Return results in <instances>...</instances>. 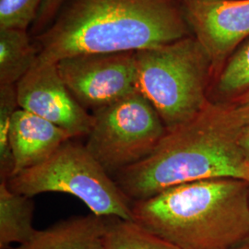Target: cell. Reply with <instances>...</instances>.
<instances>
[{
    "label": "cell",
    "mask_w": 249,
    "mask_h": 249,
    "mask_svg": "<svg viewBox=\"0 0 249 249\" xmlns=\"http://www.w3.org/2000/svg\"><path fill=\"white\" fill-rule=\"evenodd\" d=\"M189 28L172 0H67L37 37L38 59L136 53L188 37Z\"/></svg>",
    "instance_id": "cell-1"
},
{
    "label": "cell",
    "mask_w": 249,
    "mask_h": 249,
    "mask_svg": "<svg viewBox=\"0 0 249 249\" xmlns=\"http://www.w3.org/2000/svg\"><path fill=\"white\" fill-rule=\"evenodd\" d=\"M243 127L223 103L210 102L194 118L167 131L149 157L114 178L132 201L169 187L215 178L249 181L240 147Z\"/></svg>",
    "instance_id": "cell-2"
},
{
    "label": "cell",
    "mask_w": 249,
    "mask_h": 249,
    "mask_svg": "<svg viewBox=\"0 0 249 249\" xmlns=\"http://www.w3.org/2000/svg\"><path fill=\"white\" fill-rule=\"evenodd\" d=\"M132 221L180 249H232L249 237V182L215 178L132 202Z\"/></svg>",
    "instance_id": "cell-3"
},
{
    "label": "cell",
    "mask_w": 249,
    "mask_h": 249,
    "mask_svg": "<svg viewBox=\"0 0 249 249\" xmlns=\"http://www.w3.org/2000/svg\"><path fill=\"white\" fill-rule=\"evenodd\" d=\"M137 88L165 124L167 131L197 116L211 102L208 85L212 64L196 38L135 53Z\"/></svg>",
    "instance_id": "cell-4"
},
{
    "label": "cell",
    "mask_w": 249,
    "mask_h": 249,
    "mask_svg": "<svg viewBox=\"0 0 249 249\" xmlns=\"http://www.w3.org/2000/svg\"><path fill=\"white\" fill-rule=\"evenodd\" d=\"M9 188L30 197L55 192L74 196L100 217L132 221V200L115 179L74 139L36 167L24 170L7 181Z\"/></svg>",
    "instance_id": "cell-5"
},
{
    "label": "cell",
    "mask_w": 249,
    "mask_h": 249,
    "mask_svg": "<svg viewBox=\"0 0 249 249\" xmlns=\"http://www.w3.org/2000/svg\"><path fill=\"white\" fill-rule=\"evenodd\" d=\"M91 115L85 147L113 178L149 157L167 133L155 108L139 90Z\"/></svg>",
    "instance_id": "cell-6"
},
{
    "label": "cell",
    "mask_w": 249,
    "mask_h": 249,
    "mask_svg": "<svg viewBox=\"0 0 249 249\" xmlns=\"http://www.w3.org/2000/svg\"><path fill=\"white\" fill-rule=\"evenodd\" d=\"M57 68L73 97L91 113L138 90L132 52L75 55L57 62Z\"/></svg>",
    "instance_id": "cell-7"
},
{
    "label": "cell",
    "mask_w": 249,
    "mask_h": 249,
    "mask_svg": "<svg viewBox=\"0 0 249 249\" xmlns=\"http://www.w3.org/2000/svg\"><path fill=\"white\" fill-rule=\"evenodd\" d=\"M18 107L61 127L71 139L89 135L92 115L73 97L57 63L37 60L16 83Z\"/></svg>",
    "instance_id": "cell-8"
},
{
    "label": "cell",
    "mask_w": 249,
    "mask_h": 249,
    "mask_svg": "<svg viewBox=\"0 0 249 249\" xmlns=\"http://www.w3.org/2000/svg\"><path fill=\"white\" fill-rule=\"evenodd\" d=\"M183 11L213 71L249 36V0H184Z\"/></svg>",
    "instance_id": "cell-9"
},
{
    "label": "cell",
    "mask_w": 249,
    "mask_h": 249,
    "mask_svg": "<svg viewBox=\"0 0 249 249\" xmlns=\"http://www.w3.org/2000/svg\"><path fill=\"white\" fill-rule=\"evenodd\" d=\"M71 137L61 127L18 108L10 128V145L15 161L14 175L48 160Z\"/></svg>",
    "instance_id": "cell-10"
},
{
    "label": "cell",
    "mask_w": 249,
    "mask_h": 249,
    "mask_svg": "<svg viewBox=\"0 0 249 249\" xmlns=\"http://www.w3.org/2000/svg\"><path fill=\"white\" fill-rule=\"evenodd\" d=\"M107 217L90 213L36 230L29 240L13 249H105Z\"/></svg>",
    "instance_id": "cell-11"
},
{
    "label": "cell",
    "mask_w": 249,
    "mask_h": 249,
    "mask_svg": "<svg viewBox=\"0 0 249 249\" xmlns=\"http://www.w3.org/2000/svg\"><path fill=\"white\" fill-rule=\"evenodd\" d=\"M35 201L9 188L7 181H0V249L29 240L34 227Z\"/></svg>",
    "instance_id": "cell-12"
},
{
    "label": "cell",
    "mask_w": 249,
    "mask_h": 249,
    "mask_svg": "<svg viewBox=\"0 0 249 249\" xmlns=\"http://www.w3.org/2000/svg\"><path fill=\"white\" fill-rule=\"evenodd\" d=\"M39 53L26 31L0 29V84H16L36 65Z\"/></svg>",
    "instance_id": "cell-13"
},
{
    "label": "cell",
    "mask_w": 249,
    "mask_h": 249,
    "mask_svg": "<svg viewBox=\"0 0 249 249\" xmlns=\"http://www.w3.org/2000/svg\"><path fill=\"white\" fill-rule=\"evenodd\" d=\"M105 249H180L130 220L107 217Z\"/></svg>",
    "instance_id": "cell-14"
},
{
    "label": "cell",
    "mask_w": 249,
    "mask_h": 249,
    "mask_svg": "<svg viewBox=\"0 0 249 249\" xmlns=\"http://www.w3.org/2000/svg\"><path fill=\"white\" fill-rule=\"evenodd\" d=\"M16 84H0V181H8L15 171V161L10 145V128L18 110Z\"/></svg>",
    "instance_id": "cell-15"
},
{
    "label": "cell",
    "mask_w": 249,
    "mask_h": 249,
    "mask_svg": "<svg viewBox=\"0 0 249 249\" xmlns=\"http://www.w3.org/2000/svg\"><path fill=\"white\" fill-rule=\"evenodd\" d=\"M215 90L223 98H230V101L249 90V41L231 55L221 70Z\"/></svg>",
    "instance_id": "cell-16"
},
{
    "label": "cell",
    "mask_w": 249,
    "mask_h": 249,
    "mask_svg": "<svg viewBox=\"0 0 249 249\" xmlns=\"http://www.w3.org/2000/svg\"><path fill=\"white\" fill-rule=\"evenodd\" d=\"M42 0H0V29L26 31L36 21Z\"/></svg>",
    "instance_id": "cell-17"
},
{
    "label": "cell",
    "mask_w": 249,
    "mask_h": 249,
    "mask_svg": "<svg viewBox=\"0 0 249 249\" xmlns=\"http://www.w3.org/2000/svg\"><path fill=\"white\" fill-rule=\"evenodd\" d=\"M66 1L67 0H42L37 18L33 24V31L41 34L53 21Z\"/></svg>",
    "instance_id": "cell-18"
},
{
    "label": "cell",
    "mask_w": 249,
    "mask_h": 249,
    "mask_svg": "<svg viewBox=\"0 0 249 249\" xmlns=\"http://www.w3.org/2000/svg\"><path fill=\"white\" fill-rule=\"evenodd\" d=\"M223 104L243 129L249 128V90L227 104Z\"/></svg>",
    "instance_id": "cell-19"
},
{
    "label": "cell",
    "mask_w": 249,
    "mask_h": 249,
    "mask_svg": "<svg viewBox=\"0 0 249 249\" xmlns=\"http://www.w3.org/2000/svg\"><path fill=\"white\" fill-rule=\"evenodd\" d=\"M239 143H240L242 151H243L246 159L249 162V128L243 129Z\"/></svg>",
    "instance_id": "cell-20"
},
{
    "label": "cell",
    "mask_w": 249,
    "mask_h": 249,
    "mask_svg": "<svg viewBox=\"0 0 249 249\" xmlns=\"http://www.w3.org/2000/svg\"><path fill=\"white\" fill-rule=\"evenodd\" d=\"M232 249H249V237Z\"/></svg>",
    "instance_id": "cell-21"
},
{
    "label": "cell",
    "mask_w": 249,
    "mask_h": 249,
    "mask_svg": "<svg viewBox=\"0 0 249 249\" xmlns=\"http://www.w3.org/2000/svg\"></svg>",
    "instance_id": "cell-22"
}]
</instances>
